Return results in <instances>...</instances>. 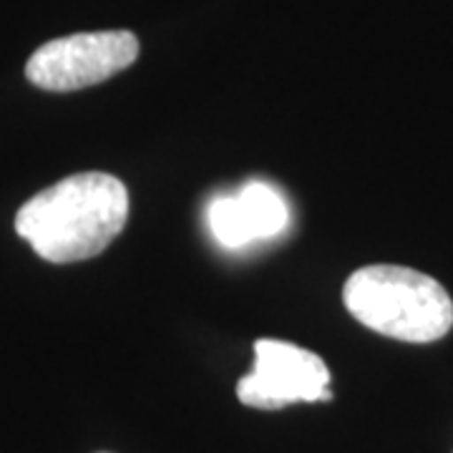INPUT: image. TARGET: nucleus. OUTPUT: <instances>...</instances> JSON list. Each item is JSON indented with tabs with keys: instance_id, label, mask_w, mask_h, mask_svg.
<instances>
[{
	"instance_id": "obj_1",
	"label": "nucleus",
	"mask_w": 453,
	"mask_h": 453,
	"mask_svg": "<svg viewBox=\"0 0 453 453\" xmlns=\"http://www.w3.org/2000/svg\"><path fill=\"white\" fill-rule=\"evenodd\" d=\"M129 219V192L121 179L81 172L31 196L16 214V232L38 257L53 265L101 255Z\"/></svg>"
},
{
	"instance_id": "obj_2",
	"label": "nucleus",
	"mask_w": 453,
	"mask_h": 453,
	"mask_svg": "<svg viewBox=\"0 0 453 453\" xmlns=\"http://www.w3.org/2000/svg\"><path fill=\"white\" fill-rule=\"evenodd\" d=\"M342 303L357 323L403 342H436L453 327V300L426 273L371 265L348 277Z\"/></svg>"
},
{
	"instance_id": "obj_3",
	"label": "nucleus",
	"mask_w": 453,
	"mask_h": 453,
	"mask_svg": "<svg viewBox=\"0 0 453 453\" xmlns=\"http://www.w3.org/2000/svg\"><path fill=\"white\" fill-rule=\"evenodd\" d=\"M139 56L131 31L73 33L43 43L26 64V79L43 91H79L111 79Z\"/></svg>"
},
{
	"instance_id": "obj_4",
	"label": "nucleus",
	"mask_w": 453,
	"mask_h": 453,
	"mask_svg": "<svg viewBox=\"0 0 453 453\" xmlns=\"http://www.w3.org/2000/svg\"><path fill=\"white\" fill-rule=\"evenodd\" d=\"M330 371L320 356L285 340L255 342V365L237 383V398L257 411L330 401Z\"/></svg>"
},
{
	"instance_id": "obj_5",
	"label": "nucleus",
	"mask_w": 453,
	"mask_h": 453,
	"mask_svg": "<svg viewBox=\"0 0 453 453\" xmlns=\"http://www.w3.org/2000/svg\"><path fill=\"white\" fill-rule=\"evenodd\" d=\"M207 222L217 242L240 250L277 237L290 222V207L267 181H247L237 195L211 199Z\"/></svg>"
}]
</instances>
